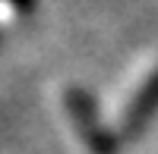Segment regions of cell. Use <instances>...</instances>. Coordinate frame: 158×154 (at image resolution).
<instances>
[{
  "mask_svg": "<svg viewBox=\"0 0 158 154\" xmlns=\"http://www.w3.org/2000/svg\"><path fill=\"white\" fill-rule=\"evenodd\" d=\"M158 113V66L155 72L149 75L142 88L133 94V101L127 104V113H123V123H120V138H136L146 132V126L155 120Z\"/></svg>",
  "mask_w": 158,
  "mask_h": 154,
  "instance_id": "7a4b0ae2",
  "label": "cell"
},
{
  "mask_svg": "<svg viewBox=\"0 0 158 154\" xmlns=\"http://www.w3.org/2000/svg\"><path fill=\"white\" fill-rule=\"evenodd\" d=\"M6 3H13L19 13H25V10H32V6H35V0H6Z\"/></svg>",
  "mask_w": 158,
  "mask_h": 154,
  "instance_id": "3957f363",
  "label": "cell"
},
{
  "mask_svg": "<svg viewBox=\"0 0 158 154\" xmlns=\"http://www.w3.org/2000/svg\"><path fill=\"white\" fill-rule=\"evenodd\" d=\"M67 113L76 126L82 145L92 151V154H117L120 148V135H114L104 129V123L98 120V107H95V98H92L85 88H67Z\"/></svg>",
  "mask_w": 158,
  "mask_h": 154,
  "instance_id": "6da1fadb",
  "label": "cell"
}]
</instances>
